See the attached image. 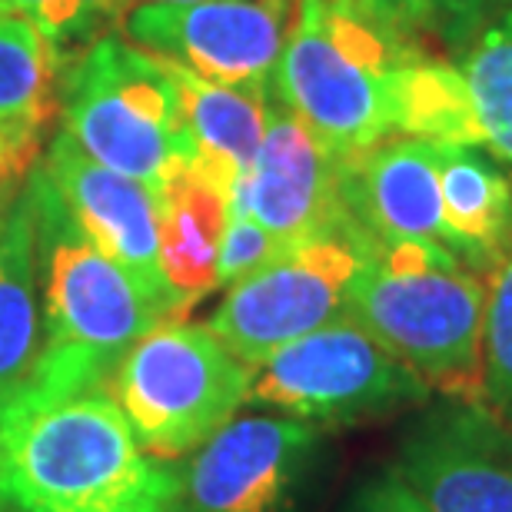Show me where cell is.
Returning <instances> with one entry per match:
<instances>
[{
	"label": "cell",
	"instance_id": "1",
	"mask_svg": "<svg viewBox=\"0 0 512 512\" xmlns=\"http://www.w3.org/2000/svg\"><path fill=\"white\" fill-rule=\"evenodd\" d=\"M7 512H180V469L147 456L107 383L20 386L0 403Z\"/></svg>",
	"mask_w": 512,
	"mask_h": 512
},
{
	"label": "cell",
	"instance_id": "2",
	"mask_svg": "<svg viewBox=\"0 0 512 512\" xmlns=\"http://www.w3.org/2000/svg\"><path fill=\"white\" fill-rule=\"evenodd\" d=\"M24 190L34 210L44 323V350L30 383L47 389L107 383L120 356L153 326L177 320L183 306L150 290L87 237L40 163L30 170Z\"/></svg>",
	"mask_w": 512,
	"mask_h": 512
},
{
	"label": "cell",
	"instance_id": "3",
	"mask_svg": "<svg viewBox=\"0 0 512 512\" xmlns=\"http://www.w3.org/2000/svg\"><path fill=\"white\" fill-rule=\"evenodd\" d=\"M346 316L403 360L433 396L483 403L486 280L426 243L363 250Z\"/></svg>",
	"mask_w": 512,
	"mask_h": 512
},
{
	"label": "cell",
	"instance_id": "4",
	"mask_svg": "<svg viewBox=\"0 0 512 512\" xmlns=\"http://www.w3.org/2000/svg\"><path fill=\"white\" fill-rule=\"evenodd\" d=\"M426 44H403L350 17L333 0H296L270 94L336 157L403 137L406 67Z\"/></svg>",
	"mask_w": 512,
	"mask_h": 512
},
{
	"label": "cell",
	"instance_id": "5",
	"mask_svg": "<svg viewBox=\"0 0 512 512\" xmlns=\"http://www.w3.org/2000/svg\"><path fill=\"white\" fill-rule=\"evenodd\" d=\"M60 130L87 157L153 193L173 170L197 160L163 60L120 34H104L64 67Z\"/></svg>",
	"mask_w": 512,
	"mask_h": 512
},
{
	"label": "cell",
	"instance_id": "6",
	"mask_svg": "<svg viewBox=\"0 0 512 512\" xmlns=\"http://www.w3.org/2000/svg\"><path fill=\"white\" fill-rule=\"evenodd\" d=\"M253 366L210 326L167 320L120 356L107 389L147 456H190L250 403Z\"/></svg>",
	"mask_w": 512,
	"mask_h": 512
},
{
	"label": "cell",
	"instance_id": "7",
	"mask_svg": "<svg viewBox=\"0 0 512 512\" xmlns=\"http://www.w3.org/2000/svg\"><path fill=\"white\" fill-rule=\"evenodd\" d=\"M433 399L403 360L350 316L320 326L253 366L250 403L310 426H356Z\"/></svg>",
	"mask_w": 512,
	"mask_h": 512
},
{
	"label": "cell",
	"instance_id": "8",
	"mask_svg": "<svg viewBox=\"0 0 512 512\" xmlns=\"http://www.w3.org/2000/svg\"><path fill=\"white\" fill-rule=\"evenodd\" d=\"M363 250L353 233H333L286 250L273 263L227 286L210 330L247 366L346 316L350 283Z\"/></svg>",
	"mask_w": 512,
	"mask_h": 512
},
{
	"label": "cell",
	"instance_id": "9",
	"mask_svg": "<svg viewBox=\"0 0 512 512\" xmlns=\"http://www.w3.org/2000/svg\"><path fill=\"white\" fill-rule=\"evenodd\" d=\"M393 469L429 512H512V429L486 403L419 406Z\"/></svg>",
	"mask_w": 512,
	"mask_h": 512
},
{
	"label": "cell",
	"instance_id": "10",
	"mask_svg": "<svg viewBox=\"0 0 512 512\" xmlns=\"http://www.w3.org/2000/svg\"><path fill=\"white\" fill-rule=\"evenodd\" d=\"M320 449L300 419H233L180 466V512H293Z\"/></svg>",
	"mask_w": 512,
	"mask_h": 512
},
{
	"label": "cell",
	"instance_id": "11",
	"mask_svg": "<svg viewBox=\"0 0 512 512\" xmlns=\"http://www.w3.org/2000/svg\"><path fill=\"white\" fill-rule=\"evenodd\" d=\"M296 0H203L130 7L120 37L217 84H270Z\"/></svg>",
	"mask_w": 512,
	"mask_h": 512
},
{
	"label": "cell",
	"instance_id": "12",
	"mask_svg": "<svg viewBox=\"0 0 512 512\" xmlns=\"http://www.w3.org/2000/svg\"><path fill=\"white\" fill-rule=\"evenodd\" d=\"M230 210L253 217L286 250L353 233L340 203V157L273 94L260 150L233 183Z\"/></svg>",
	"mask_w": 512,
	"mask_h": 512
},
{
	"label": "cell",
	"instance_id": "13",
	"mask_svg": "<svg viewBox=\"0 0 512 512\" xmlns=\"http://www.w3.org/2000/svg\"><path fill=\"white\" fill-rule=\"evenodd\" d=\"M340 203L360 250L393 243L449 250L433 140L393 137L340 157Z\"/></svg>",
	"mask_w": 512,
	"mask_h": 512
},
{
	"label": "cell",
	"instance_id": "14",
	"mask_svg": "<svg viewBox=\"0 0 512 512\" xmlns=\"http://www.w3.org/2000/svg\"><path fill=\"white\" fill-rule=\"evenodd\" d=\"M40 167L67 203L70 217L110 260H117L150 290L177 300L160 273V193L87 157L64 130L47 143Z\"/></svg>",
	"mask_w": 512,
	"mask_h": 512
},
{
	"label": "cell",
	"instance_id": "15",
	"mask_svg": "<svg viewBox=\"0 0 512 512\" xmlns=\"http://www.w3.org/2000/svg\"><path fill=\"white\" fill-rule=\"evenodd\" d=\"M449 250L489 283L512 253V180L483 147L436 143Z\"/></svg>",
	"mask_w": 512,
	"mask_h": 512
},
{
	"label": "cell",
	"instance_id": "16",
	"mask_svg": "<svg viewBox=\"0 0 512 512\" xmlns=\"http://www.w3.org/2000/svg\"><path fill=\"white\" fill-rule=\"evenodd\" d=\"M230 193L197 163H183L160 190V273L183 310L220 286L217 266Z\"/></svg>",
	"mask_w": 512,
	"mask_h": 512
},
{
	"label": "cell",
	"instance_id": "17",
	"mask_svg": "<svg viewBox=\"0 0 512 512\" xmlns=\"http://www.w3.org/2000/svg\"><path fill=\"white\" fill-rule=\"evenodd\" d=\"M160 60L177 87L183 124L197 147L193 163L233 193V183L260 150L270 114V84H217L167 57Z\"/></svg>",
	"mask_w": 512,
	"mask_h": 512
},
{
	"label": "cell",
	"instance_id": "18",
	"mask_svg": "<svg viewBox=\"0 0 512 512\" xmlns=\"http://www.w3.org/2000/svg\"><path fill=\"white\" fill-rule=\"evenodd\" d=\"M70 60L24 17L0 14V137L40 153L60 117V77Z\"/></svg>",
	"mask_w": 512,
	"mask_h": 512
},
{
	"label": "cell",
	"instance_id": "19",
	"mask_svg": "<svg viewBox=\"0 0 512 512\" xmlns=\"http://www.w3.org/2000/svg\"><path fill=\"white\" fill-rule=\"evenodd\" d=\"M44 350L40 323L34 210L27 190L10 203L0 227V403L30 383Z\"/></svg>",
	"mask_w": 512,
	"mask_h": 512
},
{
	"label": "cell",
	"instance_id": "20",
	"mask_svg": "<svg viewBox=\"0 0 512 512\" xmlns=\"http://www.w3.org/2000/svg\"><path fill=\"white\" fill-rule=\"evenodd\" d=\"M459 74L473 100L479 143L512 170V14L486 27L459 54Z\"/></svg>",
	"mask_w": 512,
	"mask_h": 512
},
{
	"label": "cell",
	"instance_id": "21",
	"mask_svg": "<svg viewBox=\"0 0 512 512\" xmlns=\"http://www.w3.org/2000/svg\"><path fill=\"white\" fill-rule=\"evenodd\" d=\"M127 10L124 0H0V14L30 20L67 60L120 30Z\"/></svg>",
	"mask_w": 512,
	"mask_h": 512
},
{
	"label": "cell",
	"instance_id": "22",
	"mask_svg": "<svg viewBox=\"0 0 512 512\" xmlns=\"http://www.w3.org/2000/svg\"><path fill=\"white\" fill-rule=\"evenodd\" d=\"M483 403L512 429V253L486 283Z\"/></svg>",
	"mask_w": 512,
	"mask_h": 512
},
{
	"label": "cell",
	"instance_id": "23",
	"mask_svg": "<svg viewBox=\"0 0 512 512\" xmlns=\"http://www.w3.org/2000/svg\"><path fill=\"white\" fill-rule=\"evenodd\" d=\"M280 253H286V247L270 230H263L247 213L230 210L227 233H223V247H220L217 280L220 286H233L237 280H243V276L256 273L260 266L273 263Z\"/></svg>",
	"mask_w": 512,
	"mask_h": 512
},
{
	"label": "cell",
	"instance_id": "24",
	"mask_svg": "<svg viewBox=\"0 0 512 512\" xmlns=\"http://www.w3.org/2000/svg\"><path fill=\"white\" fill-rule=\"evenodd\" d=\"M333 4L403 44H423L433 34V0H333Z\"/></svg>",
	"mask_w": 512,
	"mask_h": 512
},
{
	"label": "cell",
	"instance_id": "25",
	"mask_svg": "<svg viewBox=\"0 0 512 512\" xmlns=\"http://www.w3.org/2000/svg\"><path fill=\"white\" fill-rule=\"evenodd\" d=\"M506 14H512V0H433V34L449 54L459 57Z\"/></svg>",
	"mask_w": 512,
	"mask_h": 512
},
{
	"label": "cell",
	"instance_id": "26",
	"mask_svg": "<svg viewBox=\"0 0 512 512\" xmlns=\"http://www.w3.org/2000/svg\"><path fill=\"white\" fill-rule=\"evenodd\" d=\"M343 512H429V509L406 486V479L396 473L393 463H389L383 469H376L373 476H366L353 489Z\"/></svg>",
	"mask_w": 512,
	"mask_h": 512
},
{
	"label": "cell",
	"instance_id": "27",
	"mask_svg": "<svg viewBox=\"0 0 512 512\" xmlns=\"http://www.w3.org/2000/svg\"><path fill=\"white\" fill-rule=\"evenodd\" d=\"M37 157L40 153H30L7 137H0V200H10L24 190L30 170L37 167Z\"/></svg>",
	"mask_w": 512,
	"mask_h": 512
},
{
	"label": "cell",
	"instance_id": "28",
	"mask_svg": "<svg viewBox=\"0 0 512 512\" xmlns=\"http://www.w3.org/2000/svg\"><path fill=\"white\" fill-rule=\"evenodd\" d=\"M127 7H143V4H203V0H124Z\"/></svg>",
	"mask_w": 512,
	"mask_h": 512
},
{
	"label": "cell",
	"instance_id": "29",
	"mask_svg": "<svg viewBox=\"0 0 512 512\" xmlns=\"http://www.w3.org/2000/svg\"><path fill=\"white\" fill-rule=\"evenodd\" d=\"M17 197H10V200H0V227H4V217H7V210H10V203H14Z\"/></svg>",
	"mask_w": 512,
	"mask_h": 512
},
{
	"label": "cell",
	"instance_id": "30",
	"mask_svg": "<svg viewBox=\"0 0 512 512\" xmlns=\"http://www.w3.org/2000/svg\"><path fill=\"white\" fill-rule=\"evenodd\" d=\"M0 512H7V506H4V503H0Z\"/></svg>",
	"mask_w": 512,
	"mask_h": 512
}]
</instances>
